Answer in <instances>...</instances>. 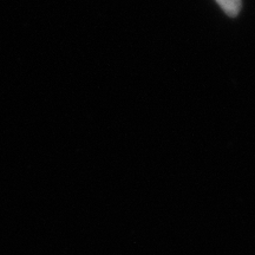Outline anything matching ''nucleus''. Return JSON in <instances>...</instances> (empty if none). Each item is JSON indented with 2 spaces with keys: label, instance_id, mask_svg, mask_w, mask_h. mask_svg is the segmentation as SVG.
Segmentation results:
<instances>
[{
  "label": "nucleus",
  "instance_id": "1",
  "mask_svg": "<svg viewBox=\"0 0 255 255\" xmlns=\"http://www.w3.org/2000/svg\"><path fill=\"white\" fill-rule=\"evenodd\" d=\"M221 7L225 9V12L232 17L237 15L240 11L241 0H216Z\"/></svg>",
  "mask_w": 255,
  "mask_h": 255
}]
</instances>
